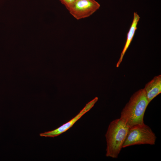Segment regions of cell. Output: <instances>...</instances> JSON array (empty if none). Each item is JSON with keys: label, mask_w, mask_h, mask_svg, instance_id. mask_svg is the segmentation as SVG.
<instances>
[{"label": "cell", "mask_w": 161, "mask_h": 161, "mask_svg": "<svg viewBox=\"0 0 161 161\" xmlns=\"http://www.w3.org/2000/svg\"><path fill=\"white\" fill-rule=\"evenodd\" d=\"M98 100L97 97L93 99L87 104L84 108L80 111L75 116L69 121L62 125L61 126L53 130L41 133L39 134L41 137H57L65 132L70 128L85 114L89 111L94 106Z\"/></svg>", "instance_id": "obj_5"}, {"label": "cell", "mask_w": 161, "mask_h": 161, "mask_svg": "<svg viewBox=\"0 0 161 161\" xmlns=\"http://www.w3.org/2000/svg\"><path fill=\"white\" fill-rule=\"evenodd\" d=\"M77 0H60L67 8L70 4Z\"/></svg>", "instance_id": "obj_8"}, {"label": "cell", "mask_w": 161, "mask_h": 161, "mask_svg": "<svg viewBox=\"0 0 161 161\" xmlns=\"http://www.w3.org/2000/svg\"><path fill=\"white\" fill-rule=\"evenodd\" d=\"M100 7L95 0H77L66 9L73 16L79 20L90 16Z\"/></svg>", "instance_id": "obj_4"}, {"label": "cell", "mask_w": 161, "mask_h": 161, "mask_svg": "<svg viewBox=\"0 0 161 161\" xmlns=\"http://www.w3.org/2000/svg\"><path fill=\"white\" fill-rule=\"evenodd\" d=\"M130 127L120 118L114 120L109 124L105 135L107 157L117 158L123 148Z\"/></svg>", "instance_id": "obj_2"}, {"label": "cell", "mask_w": 161, "mask_h": 161, "mask_svg": "<svg viewBox=\"0 0 161 161\" xmlns=\"http://www.w3.org/2000/svg\"><path fill=\"white\" fill-rule=\"evenodd\" d=\"M140 17L138 14L136 12L134 13L133 21L129 30L127 33L126 41L121 54L120 58L117 64L116 67H118L122 61L123 58L133 40L135 32L137 29V25L139 21Z\"/></svg>", "instance_id": "obj_7"}, {"label": "cell", "mask_w": 161, "mask_h": 161, "mask_svg": "<svg viewBox=\"0 0 161 161\" xmlns=\"http://www.w3.org/2000/svg\"><path fill=\"white\" fill-rule=\"evenodd\" d=\"M148 103L143 89L135 92L123 109L120 118L129 127L144 123V117Z\"/></svg>", "instance_id": "obj_1"}, {"label": "cell", "mask_w": 161, "mask_h": 161, "mask_svg": "<svg viewBox=\"0 0 161 161\" xmlns=\"http://www.w3.org/2000/svg\"><path fill=\"white\" fill-rule=\"evenodd\" d=\"M156 138L151 128L144 123L134 126L130 127L123 148L137 145H154Z\"/></svg>", "instance_id": "obj_3"}, {"label": "cell", "mask_w": 161, "mask_h": 161, "mask_svg": "<svg viewBox=\"0 0 161 161\" xmlns=\"http://www.w3.org/2000/svg\"><path fill=\"white\" fill-rule=\"evenodd\" d=\"M146 99L149 103L161 92V75L154 77L147 83L143 89Z\"/></svg>", "instance_id": "obj_6"}]
</instances>
